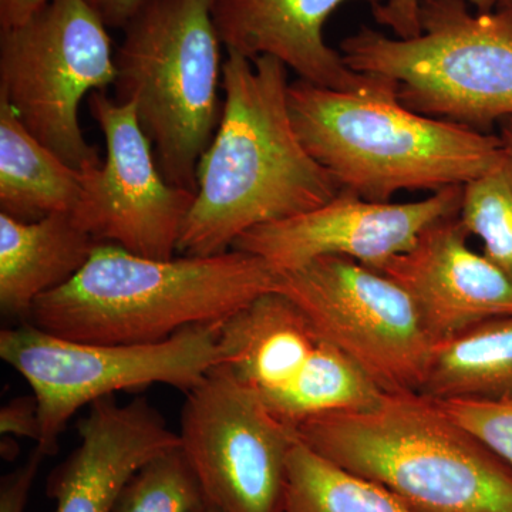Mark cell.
<instances>
[{
	"label": "cell",
	"mask_w": 512,
	"mask_h": 512,
	"mask_svg": "<svg viewBox=\"0 0 512 512\" xmlns=\"http://www.w3.org/2000/svg\"><path fill=\"white\" fill-rule=\"evenodd\" d=\"M288 70L275 57L228 50L221 120L198 161L177 255L222 254L251 229L315 210L342 191L296 133Z\"/></svg>",
	"instance_id": "cell-1"
},
{
	"label": "cell",
	"mask_w": 512,
	"mask_h": 512,
	"mask_svg": "<svg viewBox=\"0 0 512 512\" xmlns=\"http://www.w3.org/2000/svg\"><path fill=\"white\" fill-rule=\"evenodd\" d=\"M278 281L264 259L239 249L154 259L99 242L69 282L37 299L28 322L76 342L148 345L225 322Z\"/></svg>",
	"instance_id": "cell-2"
},
{
	"label": "cell",
	"mask_w": 512,
	"mask_h": 512,
	"mask_svg": "<svg viewBox=\"0 0 512 512\" xmlns=\"http://www.w3.org/2000/svg\"><path fill=\"white\" fill-rule=\"evenodd\" d=\"M369 76L349 92L301 79L289 86L296 133L342 190L390 202L399 191L464 187L504 157L500 136L409 110L397 82Z\"/></svg>",
	"instance_id": "cell-3"
},
{
	"label": "cell",
	"mask_w": 512,
	"mask_h": 512,
	"mask_svg": "<svg viewBox=\"0 0 512 512\" xmlns=\"http://www.w3.org/2000/svg\"><path fill=\"white\" fill-rule=\"evenodd\" d=\"M296 433L409 512H512V467L426 394L382 393L369 406L311 417Z\"/></svg>",
	"instance_id": "cell-4"
},
{
	"label": "cell",
	"mask_w": 512,
	"mask_h": 512,
	"mask_svg": "<svg viewBox=\"0 0 512 512\" xmlns=\"http://www.w3.org/2000/svg\"><path fill=\"white\" fill-rule=\"evenodd\" d=\"M215 0H143L116 50L114 99L136 106L158 167L197 191V165L222 114Z\"/></svg>",
	"instance_id": "cell-5"
},
{
	"label": "cell",
	"mask_w": 512,
	"mask_h": 512,
	"mask_svg": "<svg viewBox=\"0 0 512 512\" xmlns=\"http://www.w3.org/2000/svg\"><path fill=\"white\" fill-rule=\"evenodd\" d=\"M421 33L360 28L339 52L353 72L397 82L407 109L487 133L512 119V5L471 12L466 0H421Z\"/></svg>",
	"instance_id": "cell-6"
},
{
	"label": "cell",
	"mask_w": 512,
	"mask_h": 512,
	"mask_svg": "<svg viewBox=\"0 0 512 512\" xmlns=\"http://www.w3.org/2000/svg\"><path fill=\"white\" fill-rule=\"evenodd\" d=\"M109 26L89 0H50L35 15L0 30V99L64 163L100 164L84 137L80 104L116 82Z\"/></svg>",
	"instance_id": "cell-7"
},
{
	"label": "cell",
	"mask_w": 512,
	"mask_h": 512,
	"mask_svg": "<svg viewBox=\"0 0 512 512\" xmlns=\"http://www.w3.org/2000/svg\"><path fill=\"white\" fill-rule=\"evenodd\" d=\"M222 323L148 345H109L60 338L28 322L0 332V357L32 387L40 417L36 447L52 456L64 427L84 406L151 384L194 389L221 365Z\"/></svg>",
	"instance_id": "cell-8"
},
{
	"label": "cell",
	"mask_w": 512,
	"mask_h": 512,
	"mask_svg": "<svg viewBox=\"0 0 512 512\" xmlns=\"http://www.w3.org/2000/svg\"><path fill=\"white\" fill-rule=\"evenodd\" d=\"M276 291L380 392H420L434 343L392 278L355 259L322 256L279 274Z\"/></svg>",
	"instance_id": "cell-9"
},
{
	"label": "cell",
	"mask_w": 512,
	"mask_h": 512,
	"mask_svg": "<svg viewBox=\"0 0 512 512\" xmlns=\"http://www.w3.org/2000/svg\"><path fill=\"white\" fill-rule=\"evenodd\" d=\"M180 444L208 504L222 512H282L298 433L222 365L187 393Z\"/></svg>",
	"instance_id": "cell-10"
},
{
	"label": "cell",
	"mask_w": 512,
	"mask_h": 512,
	"mask_svg": "<svg viewBox=\"0 0 512 512\" xmlns=\"http://www.w3.org/2000/svg\"><path fill=\"white\" fill-rule=\"evenodd\" d=\"M87 101L106 157L80 171L74 220L97 242L147 258H174L194 192L165 180L133 103H120L106 92L90 94Z\"/></svg>",
	"instance_id": "cell-11"
},
{
	"label": "cell",
	"mask_w": 512,
	"mask_h": 512,
	"mask_svg": "<svg viewBox=\"0 0 512 512\" xmlns=\"http://www.w3.org/2000/svg\"><path fill=\"white\" fill-rule=\"evenodd\" d=\"M463 187L413 202H372L342 190L328 204L288 220L261 225L234 248L264 259L278 274L322 256H345L377 269L416 244L429 225L460 212Z\"/></svg>",
	"instance_id": "cell-12"
},
{
	"label": "cell",
	"mask_w": 512,
	"mask_h": 512,
	"mask_svg": "<svg viewBox=\"0 0 512 512\" xmlns=\"http://www.w3.org/2000/svg\"><path fill=\"white\" fill-rule=\"evenodd\" d=\"M468 237L458 214L441 218L409 251L377 268L412 298L433 343L512 316L511 282L487 256L468 247Z\"/></svg>",
	"instance_id": "cell-13"
},
{
	"label": "cell",
	"mask_w": 512,
	"mask_h": 512,
	"mask_svg": "<svg viewBox=\"0 0 512 512\" xmlns=\"http://www.w3.org/2000/svg\"><path fill=\"white\" fill-rule=\"evenodd\" d=\"M89 407L79 423V446L47 483L55 512H113L141 467L181 446L180 434L146 399L120 404L109 396Z\"/></svg>",
	"instance_id": "cell-14"
},
{
	"label": "cell",
	"mask_w": 512,
	"mask_h": 512,
	"mask_svg": "<svg viewBox=\"0 0 512 512\" xmlns=\"http://www.w3.org/2000/svg\"><path fill=\"white\" fill-rule=\"evenodd\" d=\"M348 2L373 9L383 0H215L214 20L227 52L275 57L305 82L349 92L370 76L349 69L323 36L332 13Z\"/></svg>",
	"instance_id": "cell-15"
},
{
	"label": "cell",
	"mask_w": 512,
	"mask_h": 512,
	"mask_svg": "<svg viewBox=\"0 0 512 512\" xmlns=\"http://www.w3.org/2000/svg\"><path fill=\"white\" fill-rule=\"evenodd\" d=\"M301 309L266 292L221 325V365L269 412L309 375L325 346Z\"/></svg>",
	"instance_id": "cell-16"
},
{
	"label": "cell",
	"mask_w": 512,
	"mask_h": 512,
	"mask_svg": "<svg viewBox=\"0 0 512 512\" xmlns=\"http://www.w3.org/2000/svg\"><path fill=\"white\" fill-rule=\"evenodd\" d=\"M99 242L72 212L20 221L0 212V308L28 319L37 299L69 282Z\"/></svg>",
	"instance_id": "cell-17"
},
{
	"label": "cell",
	"mask_w": 512,
	"mask_h": 512,
	"mask_svg": "<svg viewBox=\"0 0 512 512\" xmlns=\"http://www.w3.org/2000/svg\"><path fill=\"white\" fill-rule=\"evenodd\" d=\"M82 192V173L64 163L23 126L0 99V210L20 221L73 212Z\"/></svg>",
	"instance_id": "cell-18"
},
{
	"label": "cell",
	"mask_w": 512,
	"mask_h": 512,
	"mask_svg": "<svg viewBox=\"0 0 512 512\" xmlns=\"http://www.w3.org/2000/svg\"><path fill=\"white\" fill-rule=\"evenodd\" d=\"M420 393L434 400H512V316L434 343Z\"/></svg>",
	"instance_id": "cell-19"
},
{
	"label": "cell",
	"mask_w": 512,
	"mask_h": 512,
	"mask_svg": "<svg viewBox=\"0 0 512 512\" xmlns=\"http://www.w3.org/2000/svg\"><path fill=\"white\" fill-rule=\"evenodd\" d=\"M282 512H409L382 485L320 456L301 439L289 456Z\"/></svg>",
	"instance_id": "cell-20"
},
{
	"label": "cell",
	"mask_w": 512,
	"mask_h": 512,
	"mask_svg": "<svg viewBox=\"0 0 512 512\" xmlns=\"http://www.w3.org/2000/svg\"><path fill=\"white\" fill-rule=\"evenodd\" d=\"M460 221L483 242V254L512 284V158L507 153L464 185Z\"/></svg>",
	"instance_id": "cell-21"
},
{
	"label": "cell",
	"mask_w": 512,
	"mask_h": 512,
	"mask_svg": "<svg viewBox=\"0 0 512 512\" xmlns=\"http://www.w3.org/2000/svg\"><path fill=\"white\" fill-rule=\"evenodd\" d=\"M207 504L180 446L141 467L124 487L113 512H201Z\"/></svg>",
	"instance_id": "cell-22"
},
{
	"label": "cell",
	"mask_w": 512,
	"mask_h": 512,
	"mask_svg": "<svg viewBox=\"0 0 512 512\" xmlns=\"http://www.w3.org/2000/svg\"><path fill=\"white\" fill-rule=\"evenodd\" d=\"M454 423L512 467V400H436Z\"/></svg>",
	"instance_id": "cell-23"
},
{
	"label": "cell",
	"mask_w": 512,
	"mask_h": 512,
	"mask_svg": "<svg viewBox=\"0 0 512 512\" xmlns=\"http://www.w3.org/2000/svg\"><path fill=\"white\" fill-rule=\"evenodd\" d=\"M476 12H493L504 0H466ZM421 0H383L372 9L377 25L392 30L394 37L412 39L421 33Z\"/></svg>",
	"instance_id": "cell-24"
},
{
	"label": "cell",
	"mask_w": 512,
	"mask_h": 512,
	"mask_svg": "<svg viewBox=\"0 0 512 512\" xmlns=\"http://www.w3.org/2000/svg\"><path fill=\"white\" fill-rule=\"evenodd\" d=\"M46 454L36 447L28 460L13 473L6 476L0 485V512H25L30 491Z\"/></svg>",
	"instance_id": "cell-25"
},
{
	"label": "cell",
	"mask_w": 512,
	"mask_h": 512,
	"mask_svg": "<svg viewBox=\"0 0 512 512\" xmlns=\"http://www.w3.org/2000/svg\"><path fill=\"white\" fill-rule=\"evenodd\" d=\"M0 433L3 436L40 439L39 406L35 396L16 397L0 410Z\"/></svg>",
	"instance_id": "cell-26"
},
{
	"label": "cell",
	"mask_w": 512,
	"mask_h": 512,
	"mask_svg": "<svg viewBox=\"0 0 512 512\" xmlns=\"http://www.w3.org/2000/svg\"><path fill=\"white\" fill-rule=\"evenodd\" d=\"M109 28L123 29L143 0H89Z\"/></svg>",
	"instance_id": "cell-27"
},
{
	"label": "cell",
	"mask_w": 512,
	"mask_h": 512,
	"mask_svg": "<svg viewBox=\"0 0 512 512\" xmlns=\"http://www.w3.org/2000/svg\"><path fill=\"white\" fill-rule=\"evenodd\" d=\"M49 2L50 0H0V29L20 25Z\"/></svg>",
	"instance_id": "cell-28"
},
{
	"label": "cell",
	"mask_w": 512,
	"mask_h": 512,
	"mask_svg": "<svg viewBox=\"0 0 512 512\" xmlns=\"http://www.w3.org/2000/svg\"><path fill=\"white\" fill-rule=\"evenodd\" d=\"M500 138L503 141L505 153L512 158V119L500 124Z\"/></svg>",
	"instance_id": "cell-29"
},
{
	"label": "cell",
	"mask_w": 512,
	"mask_h": 512,
	"mask_svg": "<svg viewBox=\"0 0 512 512\" xmlns=\"http://www.w3.org/2000/svg\"><path fill=\"white\" fill-rule=\"evenodd\" d=\"M201 512H222V511L218 510V508H215L214 505L207 504V505H205L204 510H202Z\"/></svg>",
	"instance_id": "cell-30"
},
{
	"label": "cell",
	"mask_w": 512,
	"mask_h": 512,
	"mask_svg": "<svg viewBox=\"0 0 512 512\" xmlns=\"http://www.w3.org/2000/svg\"><path fill=\"white\" fill-rule=\"evenodd\" d=\"M503 5H512V0H504Z\"/></svg>",
	"instance_id": "cell-31"
}]
</instances>
